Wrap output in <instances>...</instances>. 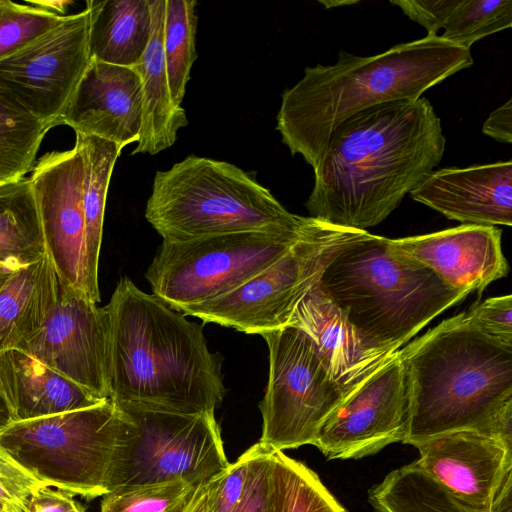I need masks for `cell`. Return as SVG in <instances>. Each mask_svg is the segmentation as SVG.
Instances as JSON below:
<instances>
[{"label": "cell", "mask_w": 512, "mask_h": 512, "mask_svg": "<svg viewBox=\"0 0 512 512\" xmlns=\"http://www.w3.org/2000/svg\"><path fill=\"white\" fill-rule=\"evenodd\" d=\"M89 10L66 15L52 30L0 60V100L37 120L59 125L90 62Z\"/></svg>", "instance_id": "8fae6325"}, {"label": "cell", "mask_w": 512, "mask_h": 512, "mask_svg": "<svg viewBox=\"0 0 512 512\" xmlns=\"http://www.w3.org/2000/svg\"><path fill=\"white\" fill-rule=\"evenodd\" d=\"M319 285L370 347L389 353L469 295L370 233L328 265Z\"/></svg>", "instance_id": "5b68a950"}, {"label": "cell", "mask_w": 512, "mask_h": 512, "mask_svg": "<svg viewBox=\"0 0 512 512\" xmlns=\"http://www.w3.org/2000/svg\"><path fill=\"white\" fill-rule=\"evenodd\" d=\"M143 123L142 85L133 67L91 60L59 118L75 133L123 148L138 142Z\"/></svg>", "instance_id": "e0dca14e"}, {"label": "cell", "mask_w": 512, "mask_h": 512, "mask_svg": "<svg viewBox=\"0 0 512 512\" xmlns=\"http://www.w3.org/2000/svg\"><path fill=\"white\" fill-rule=\"evenodd\" d=\"M482 131L487 136L503 143L512 142V99L492 111L485 120Z\"/></svg>", "instance_id": "ab89813d"}, {"label": "cell", "mask_w": 512, "mask_h": 512, "mask_svg": "<svg viewBox=\"0 0 512 512\" xmlns=\"http://www.w3.org/2000/svg\"><path fill=\"white\" fill-rule=\"evenodd\" d=\"M377 512H512V502L483 510L459 499L416 461L391 471L368 491Z\"/></svg>", "instance_id": "484cf974"}, {"label": "cell", "mask_w": 512, "mask_h": 512, "mask_svg": "<svg viewBox=\"0 0 512 512\" xmlns=\"http://www.w3.org/2000/svg\"><path fill=\"white\" fill-rule=\"evenodd\" d=\"M52 126L0 100V184L21 179L34 167L44 135Z\"/></svg>", "instance_id": "f546056e"}, {"label": "cell", "mask_w": 512, "mask_h": 512, "mask_svg": "<svg viewBox=\"0 0 512 512\" xmlns=\"http://www.w3.org/2000/svg\"><path fill=\"white\" fill-rule=\"evenodd\" d=\"M13 416L0 381V431L13 423Z\"/></svg>", "instance_id": "7bdbcfd3"}, {"label": "cell", "mask_w": 512, "mask_h": 512, "mask_svg": "<svg viewBox=\"0 0 512 512\" xmlns=\"http://www.w3.org/2000/svg\"><path fill=\"white\" fill-rule=\"evenodd\" d=\"M120 409L133 419L139 432L124 486L174 480L201 485L229 466L214 412Z\"/></svg>", "instance_id": "7c38bea8"}, {"label": "cell", "mask_w": 512, "mask_h": 512, "mask_svg": "<svg viewBox=\"0 0 512 512\" xmlns=\"http://www.w3.org/2000/svg\"><path fill=\"white\" fill-rule=\"evenodd\" d=\"M453 0H398L403 13L427 30V35H438Z\"/></svg>", "instance_id": "74e56055"}, {"label": "cell", "mask_w": 512, "mask_h": 512, "mask_svg": "<svg viewBox=\"0 0 512 512\" xmlns=\"http://www.w3.org/2000/svg\"><path fill=\"white\" fill-rule=\"evenodd\" d=\"M84 160L85 276L87 296L100 301L98 266L106 197L114 165L123 147L112 141L76 133Z\"/></svg>", "instance_id": "d4e9b609"}, {"label": "cell", "mask_w": 512, "mask_h": 512, "mask_svg": "<svg viewBox=\"0 0 512 512\" xmlns=\"http://www.w3.org/2000/svg\"><path fill=\"white\" fill-rule=\"evenodd\" d=\"M269 474L273 512H347L315 472L283 451H270Z\"/></svg>", "instance_id": "83f0119b"}, {"label": "cell", "mask_w": 512, "mask_h": 512, "mask_svg": "<svg viewBox=\"0 0 512 512\" xmlns=\"http://www.w3.org/2000/svg\"><path fill=\"white\" fill-rule=\"evenodd\" d=\"M24 512H85V510L70 494L45 486L31 497Z\"/></svg>", "instance_id": "f35d334b"}, {"label": "cell", "mask_w": 512, "mask_h": 512, "mask_svg": "<svg viewBox=\"0 0 512 512\" xmlns=\"http://www.w3.org/2000/svg\"><path fill=\"white\" fill-rule=\"evenodd\" d=\"M46 252L60 282L87 296L85 276L84 160L79 146L45 154L29 177ZM88 297V296H87Z\"/></svg>", "instance_id": "2e32d148"}, {"label": "cell", "mask_w": 512, "mask_h": 512, "mask_svg": "<svg viewBox=\"0 0 512 512\" xmlns=\"http://www.w3.org/2000/svg\"><path fill=\"white\" fill-rule=\"evenodd\" d=\"M320 3H322L325 8H333V7H337V6H345V5H353V4H356L358 3V1H319Z\"/></svg>", "instance_id": "f6af8a7d"}, {"label": "cell", "mask_w": 512, "mask_h": 512, "mask_svg": "<svg viewBox=\"0 0 512 512\" xmlns=\"http://www.w3.org/2000/svg\"><path fill=\"white\" fill-rule=\"evenodd\" d=\"M65 17L33 5L0 0V60L25 48Z\"/></svg>", "instance_id": "d6a6232c"}, {"label": "cell", "mask_w": 512, "mask_h": 512, "mask_svg": "<svg viewBox=\"0 0 512 512\" xmlns=\"http://www.w3.org/2000/svg\"><path fill=\"white\" fill-rule=\"evenodd\" d=\"M15 269L17 268L0 265V289Z\"/></svg>", "instance_id": "ee69618b"}, {"label": "cell", "mask_w": 512, "mask_h": 512, "mask_svg": "<svg viewBox=\"0 0 512 512\" xmlns=\"http://www.w3.org/2000/svg\"><path fill=\"white\" fill-rule=\"evenodd\" d=\"M410 414L409 377L397 351L328 416L314 446L328 459L369 456L404 442Z\"/></svg>", "instance_id": "4fadbf2b"}, {"label": "cell", "mask_w": 512, "mask_h": 512, "mask_svg": "<svg viewBox=\"0 0 512 512\" xmlns=\"http://www.w3.org/2000/svg\"><path fill=\"white\" fill-rule=\"evenodd\" d=\"M299 227L246 231L186 241L163 240L145 277L176 311L220 297L263 271L304 234Z\"/></svg>", "instance_id": "9c48e42d"}, {"label": "cell", "mask_w": 512, "mask_h": 512, "mask_svg": "<svg viewBox=\"0 0 512 512\" xmlns=\"http://www.w3.org/2000/svg\"><path fill=\"white\" fill-rule=\"evenodd\" d=\"M1 265V264H0Z\"/></svg>", "instance_id": "7dc6e473"}, {"label": "cell", "mask_w": 512, "mask_h": 512, "mask_svg": "<svg viewBox=\"0 0 512 512\" xmlns=\"http://www.w3.org/2000/svg\"><path fill=\"white\" fill-rule=\"evenodd\" d=\"M367 235L310 217L301 238L276 262L234 290L179 312L246 334L262 336L286 327L296 305L328 265Z\"/></svg>", "instance_id": "ba28073f"}, {"label": "cell", "mask_w": 512, "mask_h": 512, "mask_svg": "<svg viewBox=\"0 0 512 512\" xmlns=\"http://www.w3.org/2000/svg\"><path fill=\"white\" fill-rule=\"evenodd\" d=\"M270 451L259 442L253 445L244 494L234 512H273L269 474Z\"/></svg>", "instance_id": "e575fe53"}, {"label": "cell", "mask_w": 512, "mask_h": 512, "mask_svg": "<svg viewBox=\"0 0 512 512\" xmlns=\"http://www.w3.org/2000/svg\"><path fill=\"white\" fill-rule=\"evenodd\" d=\"M105 308L109 399L117 407L215 412L225 395L222 357L209 351L202 325L128 277L117 283Z\"/></svg>", "instance_id": "7a4b0ae2"}, {"label": "cell", "mask_w": 512, "mask_h": 512, "mask_svg": "<svg viewBox=\"0 0 512 512\" xmlns=\"http://www.w3.org/2000/svg\"><path fill=\"white\" fill-rule=\"evenodd\" d=\"M45 485L31 476L0 448V499L23 512L31 497Z\"/></svg>", "instance_id": "8d00e7d4"}, {"label": "cell", "mask_w": 512, "mask_h": 512, "mask_svg": "<svg viewBox=\"0 0 512 512\" xmlns=\"http://www.w3.org/2000/svg\"><path fill=\"white\" fill-rule=\"evenodd\" d=\"M186 512H207V482L199 487Z\"/></svg>", "instance_id": "b9f144b4"}, {"label": "cell", "mask_w": 512, "mask_h": 512, "mask_svg": "<svg viewBox=\"0 0 512 512\" xmlns=\"http://www.w3.org/2000/svg\"><path fill=\"white\" fill-rule=\"evenodd\" d=\"M446 138L425 97L356 113L330 135L313 169L309 217L366 231L381 223L441 162Z\"/></svg>", "instance_id": "6da1fadb"}, {"label": "cell", "mask_w": 512, "mask_h": 512, "mask_svg": "<svg viewBox=\"0 0 512 512\" xmlns=\"http://www.w3.org/2000/svg\"><path fill=\"white\" fill-rule=\"evenodd\" d=\"M0 381L14 422L88 408L106 401L94 397L18 348L0 351Z\"/></svg>", "instance_id": "44dd1931"}, {"label": "cell", "mask_w": 512, "mask_h": 512, "mask_svg": "<svg viewBox=\"0 0 512 512\" xmlns=\"http://www.w3.org/2000/svg\"><path fill=\"white\" fill-rule=\"evenodd\" d=\"M253 445L207 482V512H234L246 486Z\"/></svg>", "instance_id": "836d02e7"}, {"label": "cell", "mask_w": 512, "mask_h": 512, "mask_svg": "<svg viewBox=\"0 0 512 512\" xmlns=\"http://www.w3.org/2000/svg\"><path fill=\"white\" fill-rule=\"evenodd\" d=\"M511 26V0H453L440 37L470 49L478 40Z\"/></svg>", "instance_id": "4dcf8cb0"}, {"label": "cell", "mask_w": 512, "mask_h": 512, "mask_svg": "<svg viewBox=\"0 0 512 512\" xmlns=\"http://www.w3.org/2000/svg\"><path fill=\"white\" fill-rule=\"evenodd\" d=\"M417 462L439 484L467 504L494 510L512 502V442L464 429L415 443Z\"/></svg>", "instance_id": "9a60e30c"}, {"label": "cell", "mask_w": 512, "mask_h": 512, "mask_svg": "<svg viewBox=\"0 0 512 512\" xmlns=\"http://www.w3.org/2000/svg\"><path fill=\"white\" fill-rule=\"evenodd\" d=\"M138 434L133 419L108 399L13 422L0 431V448L45 486L93 499L125 485Z\"/></svg>", "instance_id": "8992f818"}, {"label": "cell", "mask_w": 512, "mask_h": 512, "mask_svg": "<svg viewBox=\"0 0 512 512\" xmlns=\"http://www.w3.org/2000/svg\"><path fill=\"white\" fill-rule=\"evenodd\" d=\"M59 276L46 253L15 269L0 289V351L35 333L56 304Z\"/></svg>", "instance_id": "603a6c76"}, {"label": "cell", "mask_w": 512, "mask_h": 512, "mask_svg": "<svg viewBox=\"0 0 512 512\" xmlns=\"http://www.w3.org/2000/svg\"><path fill=\"white\" fill-rule=\"evenodd\" d=\"M41 219L29 177L0 184V264L19 268L45 255Z\"/></svg>", "instance_id": "4316f807"}, {"label": "cell", "mask_w": 512, "mask_h": 512, "mask_svg": "<svg viewBox=\"0 0 512 512\" xmlns=\"http://www.w3.org/2000/svg\"><path fill=\"white\" fill-rule=\"evenodd\" d=\"M287 326L306 333L334 379L353 392L395 355L370 347L317 282L300 300Z\"/></svg>", "instance_id": "ffe728a7"}, {"label": "cell", "mask_w": 512, "mask_h": 512, "mask_svg": "<svg viewBox=\"0 0 512 512\" xmlns=\"http://www.w3.org/2000/svg\"><path fill=\"white\" fill-rule=\"evenodd\" d=\"M91 60L135 67L152 35L148 0L87 1Z\"/></svg>", "instance_id": "cb8c5ba5"}, {"label": "cell", "mask_w": 512, "mask_h": 512, "mask_svg": "<svg viewBox=\"0 0 512 512\" xmlns=\"http://www.w3.org/2000/svg\"><path fill=\"white\" fill-rule=\"evenodd\" d=\"M269 350V378L259 403V443L284 451L315 445L328 416L350 394L332 376L313 341L286 326L263 334Z\"/></svg>", "instance_id": "30bf717a"}, {"label": "cell", "mask_w": 512, "mask_h": 512, "mask_svg": "<svg viewBox=\"0 0 512 512\" xmlns=\"http://www.w3.org/2000/svg\"><path fill=\"white\" fill-rule=\"evenodd\" d=\"M0 512H23L18 507L8 504L0 499Z\"/></svg>", "instance_id": "bcb514c9"}, {"label": "cell", "mask_w": 512, "mask_h": 512, "mask_svg": "<svg viewBox=\"0 0 512 512\" xmlns=\"http://www.w3.org/2000/svg\"><path fill=\"white\" fill-rule=\"evenodd\" d=\"M495 226L463 224L425 235L388 239L389 246L433 270L445 283L468 294L481 293L505 277L509 266Z\"/></svg>", "instance_id": "ac0fdd59"}, {"label": "cell", "mask_w": 512, "mask_h": 512, "mask_svg": "<svg viewBox=\"0 0 512 512\" xmlns=\"http://www.w3.org/2000/svg\"><path fill=\"white\" fill-rule=\"evenodd\" d=\"M466 318L484 332L512 342L511 294L488 298L464 312Z\"/></svg>", "instance_id": "d590c367"}, {"label": "cell", "mask_w": 512, "mask_h": 512, "mask_svg": "<svg viewBox=\"0 0 512 512\" xmlns=\"http://www.w3.org/2000/svg\"><path fill=\"white\" fill-rule=\"evenodd\" d=\"M145 218L167 241L294 228L305 219L239 167L195 155L156 172Z\"/></svg>", "instance_id": "52a82bcc"}, {"label": "cell", "mask_w": 512, "mask_h": 512, "mask_svg": "<svg viewBox=\"0 0 512 512\" xmlns=\"http://www.w3.org/2000/svg\"><path fill=\"white\" fill-rule=\"evenodd\" d=\"M152 35L140 62L133 67L142 85L143 123L132 154H157L171 147L180 128L188 125L185 110L171 97L163 54L164 0H148Z\"/></svg>", "instance_id": "7402d4cb"}, {"label": "cell", "mask_w": 512, "mask_h": 512, "mask_svg": "<svg viewBox=\"0 0 512 512\" xmlns=\"http://www.w3.org/2000/svg\"><path fill=\"white\" fill-rule=\"evenodd\" d=\"M201 485L174 480L122 486L103 496L100 512H186Z\"/></svg>", "instance_id": "1f68e13d"}, {"label": "cell", "mask_w": 512, "mask_h": 512, "mask_svg": "<svg viewBox=\"0 0 512 512\" xmlns=\"http://www.w3.org/2000/svg\"><path fill=\"white\" fill-rule=\"evenodd\" d=\"M473 64L470 49L440 35L372 56L340 51L336 63L306 67L303 77L283 92L276 129L291 154L301 155L314 169L331 133L352 115L387 102L418 99Z\"/></svg>", "instance_id": "3957f363"}, {"label": "cell", "mask_w": 512, "mask_h": 512, "mask_svg": "<svg viewBox=\"0 0 512 512\" xmlns=\"http://www.w3.org/2000/svg\"><path fill=\"white\" fill-rule=\"evenodd\" d=\"M398 352L411 391L403 443L464 429L512 442V342L484 332L462 312Z\"/></svg>", "instance_id": "277c9868"}, {"label": "cell", "mask_w": 512, "mask_h": 512, "mask_svg": "<svg viewBox=\"0 0 512 512\" xmlns=\"http://www.w3.org/2000/svg\"><path fill=\"white\" fill-rule=\"evenodd\" d=\"M108 330L106 308L60 282L59 298L42 326L15 348L107 400Z\"/></svg>", "instance_id": "5bb4252c"}, {"label": "cell", "mask_w": 512, "mask_h": 512, "mask_svg": "<svg viewBox=\"0 0 512 512\" xmlns=\"http://www.w3.org/2000/svg\"><path fill=\"white\" fill-rule=\"evenodd\" d=\"M411 197L464 224H512V161L432 171Z\"/></svg>", "instance_id": "d6986e66"}, {"label": "cell", "mask_w": 512, "mask_h": 512, "mask_svg": "<svg viewBox=\"0 0 512 512\" xmlns=\"http://www.w3.org/2000/svg\"><path fill=\"white\" fill-rule=\"evenodd\" d=\"M163 54L173 103L181 107L197 59L195 0H164Z\"/></svg>", "instance_id": "f1b7e54d"}, {"label": "cell", "mask_w": 512, "mask_h": 512, "mask_svg": "<svg viewBox=\"0 0 512 512\" xmlns=\"http://www.w3.org/2000/svg\"><path fill=\"white\" fill-rule=\"evenodd\" d=\"M72 2L68 0H40V1H28V4L33 5L35 7L57 13L59 15H63L66 11L67 6Z\"/></svg>", "instance_id": "60d3db41"}]
</instances>
